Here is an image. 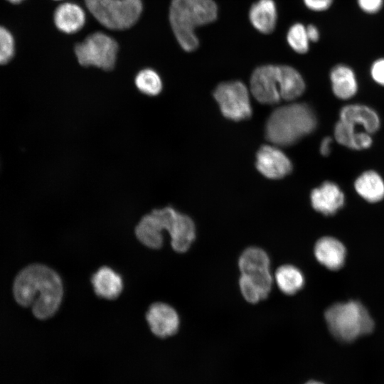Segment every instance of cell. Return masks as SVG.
Masks as SVG:
<instances>
[{"instance_id": "1", "label": "cell", "mask_w": 384, "mask_h": 384, "mask_svg": "<svg viewBox=\"0 0 384 384\" xmlns=\"http://www.w3.org/2000/svg\"><path fill=\"white\" fill-rule=\"evenodd\" d=\"M14 297L22 306L31 307L36 318L45 320L60 307L63 286L60 276L42 264H32L22 269L13 284Z\"/></svg>"}, {"instance_id": "2", "label": "cell", "mask_w": 384, "mask_h": 384, "mask_svg": "<svg viewBox=\"0 0 384 384\" xmlns=\"http://www.w3.org/2000/svg\"><path fill=\"white\" fill-rule=\"evenodd\" d=\"M218 7L213 0H171L169 18L180 46L187 52L195 50L199 41L195 29L217 18Z\"/></svg>"}, {"instance_id": "3", "label": "cell", "mask_w": 384, "mask_h": 384, "mask_svg": "<svg viewBox=\"0 0 384 384\" xmlns=\"http://www.w3.org/2000/svg\"><path fill=\"white\" fill-rule=\"evenodd\" d=\"M314 110L305 103H294L274 110L265 127V136L274 145L289 146L316 129Z\"/></svg>"}, {"instance_id": "4", "label": "cell", "mask_w": 384, "mask_h": 384, "mask_svg": "<svg viewBox=\"0 0 384 384\" xmlns=\"http://www.w3.org/2000/svg\"><path fill=\"white\" fill-rule=\"evenodd\" d=\"M325 319L333 336L344 342L368 334L374 327L368 310L356 301L334 304L326 311Z\"/></svg>"}, {"instance_id": "5", "label": "cell", "mask_w": 384, "mask_h": 384, "mask_svg": "<svg viewBox=\"0 0 384 384\" xmlns=\"http://www.w3.org/2000/svg\"><path fill=\"white\" fill-rule=\"evenodd\" d=\"M96 20L112 30L132 27L142 12V0H84Z\"/></svg>"}, {"instance_id": "6", "label": "cell", "mask_w": 384, "mask_h": 384, "mask_svg": "<svg viewBox=\"0 0 384 384\" xmlns=\"http://www.w3.org/2000/svg\"><path fill=\"white\" fill-rule=\"evenodd\" d=\"M78 63L82 66H95L104 70L114 68L118 52L117 41L102 32H95L75 46Z\"/></svg>"}, {"instance_id": "7", "label": "cell", "mask_w": 384, "mask_h": 384, "mask_svg": "<svg viewBox=\"0 0 384 384\" xmlns=\"http://www.w3.org/2000/svg\"><path fill=\"white\" fill-rule=\"evenodd\" d=\"M222 114L228 119L240 121L252 114L248 90L240 81L224 82L219 84L213 92Z\"/></svg>"}, {"instance_id": "8", "label": "cell", "mask_w": 384, "mask_h": 384, "mask_svg": "<svg viewBox=\"0 0 384 384\" xmlns=\"http://www.w3.org/2000/svg\"><path fill=\"white\" fill-rule=\"evenodd\" d=\"M285 65H265L257 68L250 78V91L260 103L274 105L282 100Z\"/></svg>"}, {"instance_id": "9", "label": "cell", "mask_w": 384, "mask_h": 384, "mask_svg": "<svg viewBox=\"0 0 384 384\" xmlns=\"http://www.w3.org/2000/svg\"><path fill=\"white\" fill-rule=\"evenodd\" d=\"M162 223L171 238L173 249L179 252H186L196 238V227L192 219L171 207L161 209Z\"/></svg>"}, {"instance_id": "10", "label": "cell", "mask_w": 384, "mask_h": 384, "mask_svg": "<svg viewBox=\"0 0 384 384\" xmlns=\"http://www.w3.org/2000/svg\"><path fill=\"white\" fill-rule=\"evenodd\" d=\"M146 319L151 333L160 338L172 336L178 331L179 316L176 311L167 304H152L146 314Z\"/></svg>"}, {"instance_id": "11", "label": "cell", "mask_w": 384, "mask_h": 384, "mask_svg": "<svg viewBox=\"0 0 384 384\" xmlns=\"http://www.w3.org/2000/svg\"><path fill=\"white\" fill-rule=\"evenodd\" d=\"M256 167L265 177L271 179L282 178L292 170L289 159L276 146L264 145L256 155Z\"/></svg>"}, {"instance_id": "12", "label": "cell", "mask_w": 384, "mask_h": 384, "mask_svg": "<svg viewBox=\"0 0 384 384\" xmlns=\"http://www.w3.org/2000/svg\"><path fill=\"white\" fill-rule=\"evenodd\" d=\"M310 199L315 210L324 215H332L343 206L345 196L336 183L325 181L311 191Z\"/></svg>"}, {"instance_id": "13", "label": "cell", "mask_w": 384, "mask_h": 384, "mask_svg": "<svg viewBox=\"0 0 384 384\" xmlns=\"http://www.w3.org/2000/svg\"><path fill=\"white\" fill-rule=\"evenodd\" d=\"M339 119L357 128L362 127L366 132L372 134L380 126L378 113L372 108L360 104L347 105L341 108Z\"/></svg>"}, {"instance_id": "14", "label": "cell", "mask_w": 384, "mask_h": 384, "mask_svg": "<svg viewBox=\"0 0 384 384\" xmlns=\"http://www.w3.org/2000/svg\"><path fill=\"white\" fill-rule=\"evenodd\" d=\"M314 255L319 263L325 267L336 270L345 262L346 250L344 245L332 237L320 238L314 246Z\"/></svg>"}, {"instance_id": "15", "label": "cell", "mask_w": 384, "mask_h": 384, "mask_svg": "<svg viewBox=\"0 0 384 384\" xmlns=\"http://www.w3.org/2000/svg\"><path fill=\"white\" fill-rule=\"evenodd\" d=\"M272 278L270 272L255 274H241L239 279L240 292L245 300L257 303L266 298L272 288Z\"/></svg>"}, {"instance_id": "16", "label": "cell", "mask_w": 384, "mask_h": 384, "mask_svg": "<svg viewBox=\"0 0 384 384\" xmlns=\"http://www.w3.org/2000/svg\"><path fill=\"white\" fill-rule=\"evenodd\" d=\"M53 21L59 31L65 33H74L80 31L85 25V14L79 5L72 2H65L55 9Z\"/></svg>"}, {"instance_id": "17", "label": "cell", "mask_w": 384, "mask_h": 384, "mask_svg": "<svg viewBox=\"0 0 384 384\" xmlns=\"http://www.w3.org/2000/svg\"><path fill=\"white\" fill-rule=\"evenodd\" d=\"M330 81L334 95L346 100L353 97L358 91V81L353 70L348 65L338 64L330 72Z\"/></svg>"}, {"instance_id": "18", "label": "cell", "mask_w": 384, "mask_h": 384, "mask_svg": "<svg viewBox=\"0 0 384 384\" xmlns=\"http://www.w3.org/2000/svg\"><path fill=\"white\" fill-rule=\"evenodd\" d=\"M95 294L102 298L114 299L122 292L123 282L121 276L109 267H102L91 278Z\"/></svg>"}, {"instance_id": "19", "label": "cell", "mask_w": 384, "mask_h": 384, "mask_svg": "<svg viewBox=\"0 0 384 384\" xmlns=\"http://www.w3.org/2000/svg\"><path fill=\"white\" fill-rule=\"evenodd\" d=\"M249 19L253 27L262 33H272L276 26L277 12L273 0H259L249 11Z\"/></svg>"}, {"instance_id": "20", "label": "cell", "mask_w": 384, "mask_h": 384, "mask_svg": "<svg viewBox=\"0 0 384 384\" xmlns=\"http://www.w3.org/2000/svg\"><path fill=\"white\" fill-rule=\"evenodd\" d=\"M334 138L339 144L354 150L366 149L373 144L370 134L366 131L360 132L340 119L334 127Z\"/></svg>"}, {"instance_id": "21", "label": "cell", "mask_w": 384, "mask_h": 384, "mask_svg": "<svg viewBox=\"0 0 384 384\" xmlns=\"http://www.w3.org/2000/svg\"><path fill=\"white\" fill-rule=\"evenodd\" d=\"M354 188L368 202L376 203L384 198V180L375 171H366L358 176L354 182Z\"/></svg>"}, {"instance_id": "22", "label": "cell", "mask_w": 384, "mask_h": 384, "mask_svg": "<svg viewBox=\"0 0 384 384\" xmlns=\"http://www.w3.org/2000/svg\"><path fill=\"white\" fill-rule=\"evenodd\" d=\"M270 258L263 250L250 247L241 254L238 266L241 274H255L270 272Z\"/></svg>"}, {"instance_id": "23", "label": "cell", "mask_w": 384, "mask_h": 384, "mask_svg": "<svg viewBox=\"0 0 384 384\" xmlns=\"http://www.w3.org/2000/svg\"><path fill=\"white\" fill-rule=\"evenodd\" d=\"M275 279L279 289L289 295L294 294L300 290L304 284L302 272L291 265L279 267L275 273Z\"/></svg>"}, {"instance_id": "24", "label": "cell", "mask_w": 384, "mask_h": 384, "mask_svg": "<svg viewBox=\"0 0 384 384\" xmlns=\"http://www.w3.org/2000/svg\"><path fill=\"white\" fill-rule=\"evenodd\" d=\"M138 90L148 96H156L163 89L162 80L159 73L151 68L141 70L134 78Z\"/></svg>"}, {"instance_id": "25", "label": "cell", "mask_w": 384, "mask_h": 384, "mask_svg": "<svg viewBox=\"0 0 384 384\" xmlns=\"http://www.w3.org/2000/svg\"><path fill=\"white\" fill-rule=\"evenodd\" d=\"M287 41L289 46L297 53H306L309 48L310 41L306 28L300 23L293 24L287 33Z\"/></svg>"}, {"instance_id": "26", "label": "cell", "mask_w": 384, "mask_h": 384, "mask_svg": "<svg viewBox=\"0 0 384 384\" xmlns=\"http://www.w3.org/2000/svg\"><path fill=\"white\" fill-rule=\"evenodd\" d=\"M15 42L11 32L0 26V65L9 63L14 55Z\"/></svg>"}, {"instance_id": "27", "label": "cell", "mask_w": 384, "mask_h": 384, "mask_svg": "<svg viewBox=\"0 0 384 384\" xmlns=\"http://www.w3.org/2000/svg\"><path fill=\"white\" fill-rule=\"evenodd\" d=\"M370 74L373 81L384 86V58H378L372 63Z\"/></svg>"}, {"instance_id": "28", "label": "cell", "mask_w": 384, "mask_h": 384, "mask_svg": "<svg viewBox=\"0 0 384 384\" xmlns=\"http://www.w3.org/2000/svg\"><path fill=\"white\" fill-rule=\"evenodd\" d=\"M361 10L368 14H374L380 11L384 0H357Z\"/></svg>"}, {"instance_id": "29", "label": "cell", "mask_w": 384, "mask_h": 384, "mask_svg": "<svg viewBox=\"0 0 384 384\" xmlns=\"http://www.w3.org/2000/svg\"><path fill=\"white\" fill-rule=\"evenodd\" d=\"M305 6L313 11H324L329 9L334 0H303Z\"/></svg>"}, {"instance_id": "30", "label": "cell", "mask_w": 384, "mask_h": 384, "mask_svg": "<svg viewBox=\"0 0 384 384\" xmlns=\"http://www.w3.org/2000/svg\"><path fill=\"white\" fill-rule=\"evenodd\" d=\"M333 139L330 137H326L322 139L320 144V153L323 156H328L331 152V145Z\"/></svg>"}, {"instance_id": "31", "label": "cell", "mask_w": 384, "mask_h": 384, "mask_svg": "<svg viewBox=\"0 0 384 384\" xmlns=\"http://www.w3.org/2000/svg\"><path fill=\"white\" fill-rule=\"evenodd\" d=\"M306 33L310 42H316L319 39L320 33L317 27L309 24L306 26Z\"/></svg>"}, {"instance_id": "32", "label": "cell", "mask_w": 384, "mask_h": 384, "mask_svg": "<svg viewBox=\"0 0 384 384\" xmlns=\"http://www.w3.org/2000/svg\"><path fill=\"white\" fill-rule=\"evenodd\" d=\"M305 384H323V383L319 381H316V380H310L306 383Z\"/></svg>"}, {"instance_id": "33", "label": "cell", "mask_w": 384, "mask_h": 384, "mask_svg": "<svg viewBox=\"0 0 384 384\" xmlns=\"http://www.w3.org/2000/svg\"><path fill=\"white\" fill-rule=\"evenodd\" d=\"M6 1L12 4H18V3H21L23 0H6Z\"/></svg>"}, {"instance_id": "34", "label": "cell", "mask_w": 384, "mask_h": 384, "mask_svg": "<svg viewBox=\"0 0 384 384\" xmlns=\"http://www.w3.org/2000/svg\"><path fill=\"white\" fill-rule=\"evenodd\" d=\"M55 1H60V0H55Z\"/></svg>"}]
</instances>
